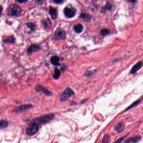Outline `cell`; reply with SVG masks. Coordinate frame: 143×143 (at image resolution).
Returning <instances> with one entry per match:
<instances>
[{"label": "cell", "instance_id": "cell-17", "mask_svg": "<svg viewBox=\"0 0 143 143\" xmlns=\"http://www.w3.org/2000/svg\"><path fill=\"white\" fill-rule=\"evenodd\" d=\"M73 29L77 33H81L83 32L84 30V27L82 25L80 24H78L77 25H75L73 27Z\"/></svg>", "mask_w": 143, "mask_h": 143}, {"label": "cell", "instance_id": "cell-26", "mask_svg": "<svg viewBox=\"0 0 143 143\" xmlns=\"http://www.w3.org/2000/svg\"><path fill=\"white\" fill-rule=\"evenodd\" d=\"M93 74L94 72L93 71H87V72H85V75L87 77H92L93 75Z\"/></svg>", "mask_w": 143, "mask_h": 143}, {"label": "cell", "instance_id": "cell-3", "mask_svg": "<svg viewBox=\"0 0 143 143\" xmlns=\"http://www.w3.org/2000/svg\"><path fill=\"white\" fill-rule=\"evenodd\" d=\"M29 127L27 128L26 133L29 136H32L37 133L39 130V124L35 123H29Z\"/></svg>", "mask_w": 143, "mask_h": 143}, {"label": "cell", "instance_id": "cell-4", "mask_svg": "<svg viewBox=\"0 0 143 143\" xmlns=\"http://www.w3.org/2000/svg\"><path fill=\"white\" fill-rule=\"evenodd\" d=\"M74 95V92L70 88L67 87L61 94L60 98V101L62 102H64L69 98Z\"/></svg>", "mask_w": 143, "mask_h": 143}, {"label": "cell", "instance_id": "cell-20", "mask_svg": "<svg viewBox=\"0 0 143 143\" xmlns=\"http://www.w3.org/2000/svg\"><path fill=\"white\" fill-rule=\"evenodd\" d=\"M3 42L5 43L13 44L15 42V39L13 36H11L4 40Z\"/></svg>", "mask_w": 143, "mask_h": 143}, {"label": "cell", "instance_id": "cell-6", "mask_svg": "<svg viewBox=\"0 0 143 143\" xmlns=\"http://www.w3.org/2000/svg\"><path fill=\"white\" fill-rule=\"evenodd\" d=\"M33 108V106L32 104H24L19 106L13 109V111L16 113H21L22 112L32 109Z\"/></svg>", "mask_w": 143, "mask_h": 143}, {"label": "cell", "instance_id": "cell-15", "mask_svg": "<svg viewBox=\"0 0 143 143\" xmlns=\"http://www.w3.org/2000/svg\"><path fill=\"white\" fill-rule=\"evenodd\" d=\"M92 17V16L89 13H81L80 16V18L87 22H89L91 21Z\"/></svg>", "mask_w": 143, "mask_h": 143}, {"label": "cell", "instance_id": "cell-5", "mask_svg": "<svg viewBox=\"0 0 143 143\" xmlns=\"http://www.w3.org/2000/svg\"><path fill=\"white\" fill-rule=\"evenodd\" d=\"M53 39L55 40H64L65 38V32L62 29L58 28L57 29L53 36Z\"/></svg>", "mask_w": 143, "mask_h": 143}, {"label": "cell", "instance_id": "cell-31", "mask_svg": "<svg viewBox=\"0 0 143 143\" xmlns=\"http://www.w3.org/2000/svg\"><path fill=\"white\" fill-rule=\"evenodd\" d=\"M3 10V7L1 5H0V17L1 16L2 12Z\"/></svg>", "mask_w": 143, "mask_h": 143}, {"label": "cell", "instance_id": "cell-33", "mask_svg": "<svg viewBox=\"0 0 143 143\" xmlns=\"http://www.w3.org/2000/svg\"><path fill=\"white\" fill-rule=\"evenodd\" d=\"M129 1L131 3H134L137 1V0H129Z\"/></svg>", "mask_w": 143, "mask_h": 143}, {"label": "cell", "instance_id": "cell-16", "mask_svg": "<svg viewBox=\"0 0 143 143\" xmlns=\"http://www.w3.org/2000/svg\"><path fill=\"white\" fill-rule=\"evenodd\" d=\"M42 25L44 28L46 29L50 28L52 27V23L49 19H44L42 21Z\"/></svg>", "mask_w": 143, "mask_h": 143}, {"label": "cell", "instance_id": "cell-2", "mask_svg": "<svg viewBox=\"0 0 143 143\" xmlns=\"http://www.w3.org/2000/svg\"><path fill=\"white\" fill-rule=\"evenodd\" d=\"M22 9L21 7L17 4H13L10 6L7 9L8 15L14 17H19L20 16Z\"/></svg>", "mask_w": 143, "mask_h": 143}, {"label": "cell", "instance_id": "cell-7", "mask_svg": "<svg viewBox=\"0 0 143 143\" xmlns=\"http://www.w3.org/2000/svg\"><path fill=\"white\" fill-rule=\"evenodd\" d=\"M63 12L67 18H71L74 17L76 14V10L73 8L65 7L63 10Z\"/></svg>", "mask_w": 143, "mask_h": 143}, {"label": "cell", "instance_id": "cell-10", "mask_svg": "<svg viewBox=\"0 0 143 143\" xmlns=\"http://www.w3.org/2000/svg\"><path fill=\"white\" fill-rule=\"evenodd\" d=\"M142 62L141 61H140L135 65L133 66V67L132 68L131 70L130 73L131 74H134L135 73H136L139 70H140V69L142 67Z\"/></svg>", "mask_w": 143, "mask_h": 143}, {"label": "cell", "instance_id": "cell-29", "mask_svg": "<svg viewBox=\"0 0 143 143\" xmlns=\"http://www.w3.org/2000/svg\"><path fill=\"white\" fill-rule=\"evenodd\" d=\"M17 1L19 3H22L26 2L28 1V0H17Z\"/></svg>", "mask_w": 143, "mask_h": 143}, {"label": "cell", "instance_id": "cell-27", "mask_svg": "<svg viewBox=\"0 0 143 143\" xmlns=\"http://www.w3.org/2000/svg\"><path fill=\"white\" fill-rule=\"evenodd\" d=\"M125 137L121 138L120 139H119L118 140L115 141V142H116V143H121V142H122V141H123V139L125 138Z\"/></svg>", "mask_w": 143, "mask_h": 143}, {"label": "cell", "instance_id": "cell-24", "mask_svg": "<svg viewBox=\"0 0 143 143\" xmlns=\"http://www.w3.org/2000/svg\"><path fill=\"white\" fill-rule=\"evenodd\" d=\"M110 31L109 29H103L101 30V34L103 36H106L110 33Z\"/></svg>", "mask_w": 143, "mask_h": 143}, {"label": "cell", "instance_id": "cell-8", "mask_svg": "<svg viewBox=\"0 0 143 143\" xmlns=\"http://www.w3.org/2000/svg\"><path fill=\"white\" fill-rule=\"evenodd\" d=\"M35 89L38 92H43L45 95L48 96H51V95H52V92L49 91L47 88L40 85H37L36 86Z\"/></svg>", "mask_w": 143, "mask_h": 143}, {"label": "cell", "instance_id": "cell-22", "mask_svg": "<svg viewBox=\"0 0 143 143\" xmlns=\"http://www.w3.org/2000/svg\"><path fill=\"white\" fill-rule=\"evenodd\" d=\"M142 97H141V100H138L137 101H136L135 102H133L131 106H130L128 107V108L125 110V112L128 111L129 110H130V109H131L132 108H133V107H134L136 106H137L138 104H139V103H140L141 101H142Z\"/></svg>", "mask_w": 143, "mask_h": 143}, {"label": "cell", "instance_id": "cell-12", "mask_svg": "<svg viewBox=\"0 0 143 143\" xmlns=\"http://www.w3.org/2000/svg\"><path fill=\"white\" fill-rule=\"evenodd\" d=\"M49 13L52 19H56L57 17V11L56 8L52 6L49 7Z\"/></svg>", "mask_w": 143, "mask_h": 143}, {"label": "cell", "instance_id": "cell-28", "mask_svg": "<svg viewBox=\"0 0 143 143\" xmlns=\"http://www.w3.org/2000/svg\"><path fill=\"white\" fill-rule=\"evenodd\" d=\"M63 0H53V2L57 4H60L62 2Z\"/></svg>", "mask_w": 143, "mask_h": 143}, {"label": "cell", "instance_id": "cell-1", "mask_svg": "<svg viewBox=\"0 0 143 143\" xmlns=\"http://www.w3.org/2000/svg\"><path fill=\"white\" fill-rule=\"evenodd\" d=\"M55 118V115L53 113L41 115L37 118H34L30 123H35L39 125H44L49 123L53 120Z\"/></svg>", "mask_w": 143, "mask_h": 143}, {"label": "cell", "instance_id": "cell-32", "mask_svg": "<svg viewBox=\"0 0 143 143\" xmlns=\"http://www.w3.org/2000/svg\"><path fill=\"white\" fill-rule=\"evenodd\" d=\"M67 67L66 66H63L61 68V70L62 71H64L66 69Z\"/></svg>", "mask_w": 143, "mask_h": 143}, {"label": "cell", "instance_id": "cell-18", "mask_svg": "<svg viewBox=\"0 0 143 143\" xmlns=\"http://www.w3.org/2000/svg\"><path fill=\"white\" fill-rule=\"evenodd\" d=\"M9 123L6 120L0 121V129H3L8 127Z\"/></svg>", "mask_w": 143, "mask_h": 143}, {"label": "cell", "instance_id": "cell-9", "mask_svg": "<svg viewBox=\"0 0 143 143\" xmlns=\"http://www.w3.org/2000/svg\"><path fill=\"white\" fill-rule=\"evenodd\" d=\"M41 49V47L40 46L35 44H32L29 47L28 50H27V54L29 56H31L33 52H36L40 50Z\"/></svg>", "mask_w": 143, "mask_h": 143}, {"label": "cell", "instance_id": "cell-14", "mask_svg": "<svg viewBox=\"0 0 143 143\" xmlns=\"http://www.w3.org/2000/svg\"><path fill=\"white\" fill-rule=\"evenodd\" d=\"M59 61H60V58H59V57H58V56H53L50 58L51 63L53 65H55V66L61 65V64L59 63Z\"/></svg>", "mask_w": 143, "mask_h": 143}, {"label": "cell", "instance_id": "cell-13", "mask_svg": "<svg viewBox=\"0 0 143 143\" xmlns=\"http://www.w3.org/2000/svg\"><path fill=\"white\" fill-rule=\"evenodd\" d=\"M141 139V136L138 135L133 137L130 138L125 141V143H137L139 142Z\"/></svg>", "mask_w": 143, "mask_h": 143}, {"label": "cell", "instance_id": "cell-25", "mask_svg": "<svg viewBox=\"0 0 143 143\" xmlns=\"http://www.w3.org/2000/svg\"><path fill=\"white\" fill-rule=\"evenodd\" d=\"M110 138L109 136L106 135L104 136L102 139V143H108L110 142Z\"/></svg>", "mask_w": 143, "mask_h": 143}, {"label": "cell", "instance_id": "cell-21", "mask_svg": "<svg viewBox=\"0 0 143 143\" xmlns=\"http://www.w3.org/2000/svg\"><path fill=\"white\" fill-rule=\"evenodd\" d=\"M61 75V72L57 68H55L54 70V74H53V77L55 79H59Z\"/></svg>", "mask_w": 143, "mask_h": 143}, {"label": "cell", "instance_id": "cell-30", "mask_svg": "<svg viewBox=\"0 0 143 143\" xmlns=\"http://www.w3.org/2000/svg\"><path fill=\"white\" fill-rule=\"evenodd\" d=\"M42 1L43 0H35V2L37 4H41Z\"/></svg>", "mask_w": 143, "mask_h": 143}, {"label": "cell", "instance_id": "cell-19", "mask_svg": "<svg viewBox=\"0 0 143 143\" xmlns=\"http://www.w3.org/2000/svg\"><path fill=\"white\" fill-rule=\"evenodd\" d=\"M26 25L29 29H30V33H32V32L35 31L36 28V25L34 24L29 22V23L26 24Z\"/></svg>", "mask_w": 143, "mask_h": 143}, {"label": "cell", "instance_id": "cell-11", "mask_svg": "<svg viewBox=\"0 0 143 143\" xmlns=\"http://www.w3.org/2000/svg\"><path fill=\"white\" fill-rule=\"evenodd\" d=\"M125 125L123 123H119L115 125L114 127V130L117 133H121L124 131L125 130Z\"/></svg>", "mask_w": 143, "mask_h": 143}, {"label": "cell", "instance_id": "cell-23", "mask_svg": "<svg viewBox=\"0 0 143 143\" xmlns=\"http://www.w3.org/2000/svg\"><path fill=\"white\" fill-rule=\"evenodd\" d=\"M112 8V5L111 3H106V6L103 7L102 11H103V12H104V11H107V10H111Z\"/></svg>", "mask_w": 143, "mask_h": 143}]
</instances>
